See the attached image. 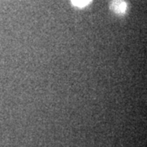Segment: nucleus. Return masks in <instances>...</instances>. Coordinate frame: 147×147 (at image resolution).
<instances>
[{"label":"nucleus","instance_id":"nucleus-2","mask_svg":"<svg viewBox=\"0 0 147 147\" xmlns=\"http://www.w3.org/2000/svg\"><path fill=\"white\" fill-rule=\"evenodd\" d=\"M91 2V0H71V3L74 6L78 7H84Z\"/></svg>","mask_w":147,"mask_h":147},{"label":"nucleus","instance_id":"nucleus-1","mask_svg":"<svg viewBox=\"0 0 147 147\" xmlns=\"http://www.w3.org/2000/svg\"><path fill=\"white\" fill-rule=\"evenodd\" d=\"M110 10L117 15L122 16L127 11V3L124 0H111L110 3Z\"/></svg>","mask_w":147,"mask_h":147}]
</instances>
